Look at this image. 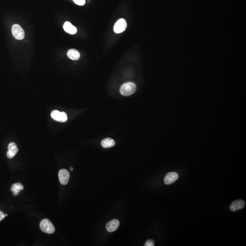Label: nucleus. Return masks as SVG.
Returning <instances> with one entry per match:
<instances>
[{"label":"nucleus","instance_id":"f257e3e1","mask_svg":"<svg viewBox=\"0 0 246 246\" xmlns=\"http://www.w3.org/2000/svg\"><path fill=\"white\" fill-rule=\"evenodd\" d=\"M136 90V86L135 84L132 82H128L121 86L120 88V92L123 96H128L134 94Z\"/></svg>","mask_w":246,"mask_h":246},{"label":"nucleus","instance_id":"f03ea898","mask_svg":"<svg viewBox=\"0 0 246 246\" xmlns=\"http://www.w3.org/2000/svg\"><path fill=\"white\" fill-rule=\"evenodd\" d=\"M41 231L47 234H52L55 231V227L51 221L47 219H44L40 222Z\"/></svg>","mask_w":246,"mask_h":246},{"label":"nucleus","instance_id":"7ed1b4c3","mask_svg":"<svg viewBox=\"0 0 246 246\" xmlns=\"http://www.w3.org/2000/svg\"><path fill=\"white\" fill-rule=\"evenodd\" d=\"M12 32L14 37L17 40H22L24 38V31L19 25H14L12 27Z\"/></svg>","mask_w":246,"mask_h":246},{"label":"nucleus","instance_id":"20e7f679","mask_svg":"<svg viewBox=\"0 0 246 246\" xmlns=\"http://www.w3.org/2000/svg\"><path fill=\"white\" fill-rule=\"evenodd\" d=\"M127 24L124 19H120L116 23L114 26V31L116 33H120L125 30Z\"/></svg>","mask_w":246,"mask_h":246},{"label":"nucleus","instance_id":"39448f33","mask_svg":"<svg viewBox=\"0 0 246 246\" xmlns=\"http://www.w3.org/2000/svg\"><path fill=\"white\" fill-rule=\"evenodd\" d=\"M70 177V174L68 170L62 169L58 173V178L60 183L63 185H66L68 183Z\"/></svg>","mask_w":246,"mask_h":246},{"label":"nucleus","instance_id":"423d86ee","mask_svg":"<svg viewBox=\"0 0 246 246\" xmlns=\"http://www.w3.org/2000/svg\"><path fill=\"white\" fill-rule=\"evenodd\" d=\"M178 175L176 172H169L166 175L164 178V183L166 185H170L175 182L178 178Z\"/></svg>","mask_w":246,"mask_h":246},{"label":"nucleus","instance_id":"0eeeda50","mask_svg":"<svg viewBox=\"0 0 246 246\" xmlns=\"http://www.w3.org/2000/svg\"><path fill=\"white\" fill-rule=\"evenodd\" d=\"M245 202L242 200H238L233 201L230 206V209L232 211L240 210L245 207Z\"/></svg>","mask_w":246,"mask_h":246},{"label":"nucleus","instance_id":"6e6552de","mask_svg":"<svg viewBox=\"0 0 246 246\" xmlns=\"http://www.w3.org/2000/svg\"><path fill=\"white\" fill-rule=\"evenodd\" d=\"M8 151H7V157L9 159H12L18 151V149L17 148L16 144L14 142H11L8 145Z\"/></svg>","mask_w":246,"mask_h":246},{"label":"nucleus","instance_id":"1a4fd4ad","mask_svg":"<svg viewBox=\"0 0 246 246\" xmlns=\"http://www.w3.org/2000/svg\"><path fill=\"white\" fill-rule=\"evenodd\" d=\"M119 221L118 220L114 219L109 221L106 225V228L108 232H113L116 230L119 226Z\"/></svg>","mask_w":246,"mask_h":246},{"label":"nucleus","instance_id":"9d476101","mask_svg":"<svg viewBox=\"0 0 246 246\" xmlns=\"http://www.w3.org/2000/svg\"><path fill=\"white\" fill-rule=\"evenodd\" d=\"M63 29L66 32L70 34H75L77 32L76 27L68 22H65L64 24Z\"/></svg>","mask_w":246,"mask_h":246},{"label":"nucleus","instance_id":"9b49d317","mask_svg":"<svg viewBox=\"0 0 246 246\" xmlns=\"http://www.w3.org/2000/svg\"><path fill=\"white\" fill-rule=\"evenodd\" d=\"M24 189V186L21 183H15L13 184L11 188V191L12 192L13 195L16 196L19 194V192Z\"/></svg>","mask_w":246,"mask_h":246},{"label":"nucleus","instance_id":"f8f14e48","mask_svg":"<svg viewBox=\"0 0 246 246\" xmlns=\"http://www.w3.org/2000/svg\"><path fill=\"white\" fill-rule=\"evenodd\" d=\"M67 56L73 60H77L80 57V53L75 49H71L68 50L67 53Z\"/></svg>","mask_w":246,"mask_h":246},{"label":"nucleus","instance_id":"ddd939ff","mask_svg":"<svg viewBox=\"0 0 246 246\" xmlns=\"http://www.w3.org/2000/svg\"><path fill=\"white\" fill-rule=\"evenodd\" d=\"M101 145L104 148H109L114 146L115 144L114 140L110 138H104L101 141Z\"/></svg>","mask_w":246,"mask_h":246},{"label":"nucleus","instance_id":"4468645a","mask_svg":"<svg viewBox=\"0 0 246 246\" xmlns=\"http://www.w3.org/2000/svg\"><path fill=\"white\" fill-rule=\"evenodd\" d=\"M51 117L53 119L56 121L60 122L61 121V112L58 110H55L51 113Z\"/></svg>","mask_w":246,"mask_h":246},{"label":"nucleus","instance_id":"2eb2a0df","mask_svg":"<svg viewBox=\"0 0 246 246\" xmlns=\"http://www.w3.org/2000/svg\"><path fill=\"white\" fill-rule=\"evenodd\" d=\"M67 116L66 113L64 112H61V121H60V122H62V123L65 122L67 120Z\"/></svg>","mask_w":246,"mask_h":246},{"label":"nucleus","instance_id":"dca6fc26","mask_svg":"<svg viewBox=\"0 0 246 246\" xmlns=\"http://www.w3.org/2000/svg\"><path fill=\"white\" fill-rule=\"evenodd\" d=\"M77 5H83L85 3V0H73Z\"/></svg>","mask_w":246,"mask_h":246},{"label":"nucleus","instance_id":"f3484780","mask_svg":"<svg viewBox=\"0 0 246 246\" xmlns=\"http://www.w3.org/2000/svg\"><path fill=\"white\" fill-rule=\"evenodd\" d=\"M145 246H154V241L153 240L149 239L148 240L145 244Z\"/></svg>","mask_w":246,"mask_h":246},{"label":"nucleus","instance_id":"a211bd4d","mask_svg":"<svg viewBox=\"0 0 246 246\" xmlns=\"http://www.w3.org/2000/svg\"><path fill=\"white\" fill-rule=\"evenodd\" d=\"M5 217V214H4L2 211L0 210V221L3 220Z\"/></svg>","mask_w":246,"mask_h":246},{"label":"nucleus","instance_id":"6ab92c4d","mask_svg":"<svg viewBox=\"0 0 246 246\" xmlns=\"http://www.w3.org/2000/svg\"><path fill=\"white\" fill-rule=\"evenodd\" d=\"M70 170H71V171H73V167H70Z\"/></svg>","mask_w":246,"mask_h":246},{"label":"nucleus","instance_id":"aec40b11","mask_svg":"<svg viewBox=\"0 0 246 246\" xmlns=\"http://www.w3.org/2000/svg\"><path fill=\"white\" fill-rule=\"evenodd\" d=\"M7 214H5V217H7Z\"/></svg>","mask_w":246,"mask_h":246}]
</instances>
